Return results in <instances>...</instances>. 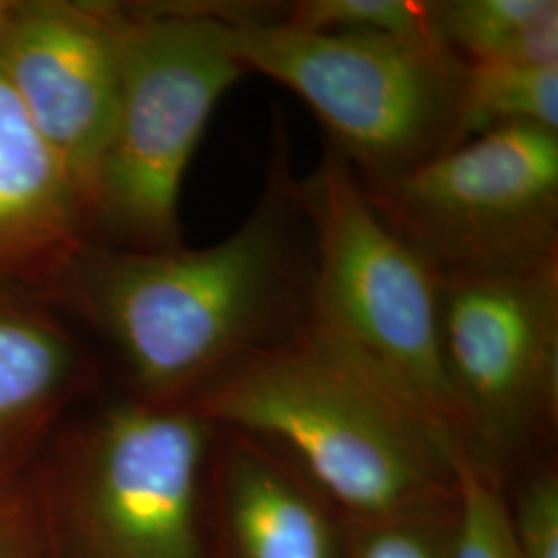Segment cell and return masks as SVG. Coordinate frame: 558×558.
<instances>
[{
  "label": "cell",
  "mask_w": 558,
  "mask_h": 558,
  "mask_svg": "<svg viewBox=\"0 0 558 558\" xmlns=\"http://www.w3.org/2000/svg\"><path fill=\"white\" fill-rule=\"evenodd\" d=\"M313 260L288 122L278 112L259 199L230 236L168 251L87 242L54 294L108 341L133 398L186 405L244 360L299 336Z\"/></svg>",
  "instance_id": "6da1fadb"
},
{
  "label": "cell",
  "mask_w": 558,
  "mask_h": 558,
  "mask_svg": "<svg viewBox=\"0 0 558 558\" xmlns=\"http://www.w3.org/2000/svg\"><path fill=\"white\" fill-rule=\"evenodd\" d=\"M186 405L276 451L359 523L456 505L465 447L302 333L244 360Z\"/></svg>",
  "instance_id": "7a4b0ae2"
},
{
  "label": "cell",
  "mask_w": 558,
  "mask_h": 558,
  "mask_svg": "<svg viewBox=\"0 0 558 558\" xmlns=\"http://www.w3.org/2000/svg\"><path fill=\"white\" fill-rule=\"evenodd\" d=\"M299 195L315 251L300 333L463 445L440 350L439 274L383 220L356 172L329 145L317 168L299 179Z\"/></svg>",
  "instance_id": "3957f363"
},
{
  "label": "cell",
  "mask_w": 558,
  "mask_h": 558,
  "mask_svg": "<svg viewBox=\"0 0 558 558\" xmlns=\"http://www.w3.org/2000/svg\"><path fill=\"white\" fill-rule=\"evenodd\" d=\"M119 98L94 180L89 242L182 246V180L218 101L246 73L223 2L120 4Z\"/></svg>",
  "instance_id": "277c9868"
},
{
  "label": "cell",
  "mask_w": 558,
  "mask_h": 558,
  "mask_svg": "<svg viewBox=\"0 0 558 558\" xmlns=\"http://www.w3.org/2000/svg\"><path fill=\"white\" fill-rule=\"evenodd\" d=\"M279 17V15H278ZM230 21L246 73L304 101L360 179H391L458 145L468 62L440 41Z\"/></svg>",
  "instance_id": "5b68a950"
},
{
  "label": "cell",
  "mask_w": 558,
  "mask_h": 558,
  "mask_svg": "<svg viewBox=\"0 0 558 558\" xmlns=\"http://www.w3.org/2000/svg\"><path fill=\"white\" fill-rule=\"evenodd\" d=\"M359 180L383 220L437 274L558 260L557 131L497 129L398 177Z\"/></svg>",
  "instance_id": "8992f818"
},
{
  "label": "cell",
  "mask_w": 558,
  "mask_h": 558,
  "mask_svg": "<svg viewBox=\"0 0 558 558\" xmlns=\"http://www.w3.org/2000/svg\"><path fill=\"white\" fill-rule=\"evenodd\" d=\"M439 325L461 439L495 472L557 418L558 260L439 274Z\"/></svg>",
  "instance_id": "52a82bcc"
},
{
  "label": "cell",
  "mask_w": 558,
  "mask_h": 558,
  "mask_svg": "<svg viewBox=\"0 0 558 558\" xmlns=\"http://www.w3.org/2000/svg\"><path fill=\"white\" fill-rule=\"evenodd\" d=\"M218 426L191 405L124 399L71 458L81 558H207L201 490Z\"/></svg>",
  "instance_id": "ba28073f"
},
{
  "label": "cell",
  "mask_w": 558,
  "mask_h": 558,
  "mask_svg": "<svg viewBox=\"0 0 558 558\" xmlns=\"http://www.w3.org/2000/svg\"><path fill=\"white\" fill-rule=\"evenodd\" d=\"M120 29L112 2L0 0V71L85 214L117 110Z\"/></svg>",
  "instance_id": "9c48e42d"
},
{
  "label": "cell",
  "mask_w": 558,
  "mask_h": 558,
  "mask_svg": "<svg viewBox=\"0 0 558 558\" xmlns=\"http://www.w3.org/2000/svg\"><path fill=\"white\" fill-rule=\"evenodd\" d=\"M87 242L75 184L0 71V281L57 290Z\"/></svg>",
  "instance_id": "30bf717a"
},
{
  "label": "cell",
  "mask_w": 558,
  "mask_h": 558,
  "mask_svg": "<svg viewBox=\"0 0 558 558\" xmlns=\"http://www.w3.org/2000/svg\"><path fill=\"white\" fill-rule=\"evenodd\" d=\"M226 433L221 495L230 558H341L319 490L259 440Z\"/></svg>",
  "instance_id": "8fae6325"
},
{
  "label": "cell",
  "mask_w": 558,
  "mask_h": 558,
  "mask_svg": "<svg viewBox=\"0 0 558 558\" xmlns=\"http://www.w3.org/2000/svg\"><path fill=\"white\" fill-rule=\"evenodd\" d=\"M81 375L80 343L59 320L0 299V486L34 456Z\"/></svg>",
  "instance_id": "7c38bea8"
},
{
  "label": "cell",
  "mask_w": 558,
  "mask_h": 558,
  "mask_svg": "<svg viewBox=\"0 0 558 558\" xmlns=\"http://www.w3.org/2000/svg\"><path fill=\"white\" fill-rule=\"evenodd\" d=\"M433 25L468 64H558L557 0H437Z\"/></svg>",
  "instance_id": "4fadbf2b"
},
{
  "label": "cell",
  "mask_w": 558,
  "mask_h": 558,
  "mask_svg": "<svg viewBox=\"0 0 558 558\" xmlns=\"http://www.w3.org/2000/svg\"><path fill=\"white\" fill-rule=\"evenodd\" d=\"M509 126L558 133V64H468L458 145Z\"/></svg>",
  "instance_id": "5bb4252c"
},
{
  "label": "cell",
  "mask_w": 558,
  "mask_h": 558,
  "mask_svg": "<svg viewBox=\"0 0 558 558\" xmlns=\"http://www.w3.org/2000/svg\"><path fill=\"white\" fill-rule=\"evenodd\" d=\"M278 21L304 32H350L399 40L440 41L433 25V2L302 0L286 4Z\"/></svg>",
  "instance_id": "9a60e30c"
},
{
  "label": "cell",
  "mask_w": 558,
  "mask_h": 558,
  "mask_svg": "<svg viewBox=\"0 0 558 558\" xmlns=\"http://www.w3.org/2000/svg\"><path fill=\"white\" fill-rule=\"evenodd\" d=\"M449 558H521L495 472L468 451L458 463Z\"/></svg>",
  "instance_id": "2e32d148"
},
{
  "label": "cell",
  "mask_w": 558,
  "mask_h": 558,
  "mask_svg": "<svg viewBox=\"0 0 558 558\" xmlns=\"http://www.w3.org/2000/svg\"><path fill=\"white\" fill-rule=\"evenodd\" d=\"M442 518L445 511L359 523L348 558H449L451 525Z\"/></svg>",
  "instance_id": "e0dca14e"
},
{
  "label": "cell",
  "mask_w": 558,
  "mask_h": 558,
  "mask_svg": "<svg viewBox=\"0 0 558 558\" xmlns=\"http://www.w3.org/2000/svg\"><path fill=\"white\" fill-rule=\"evenodd\" d=\"M521 558H558V480L544 472L530 480L511 515Z\"/></svg>",
  "instance_id": "ac0fdd59"
},
{
  "label": "cell",
  "mask_w": 558,
  "mask_h": 558,
  "mask_svg": "<svg viewBox=\"0 0 558 558\" xmlns=\"http://www.w3.org/2000/svg\"><path fill=\"white\" fill-rule=\"evenodd\" d=\"M0 558H34V546L17 507L4 500H0Z\"/></svg>",
  "instance_id": "d6986e66"
}]
</instances>
